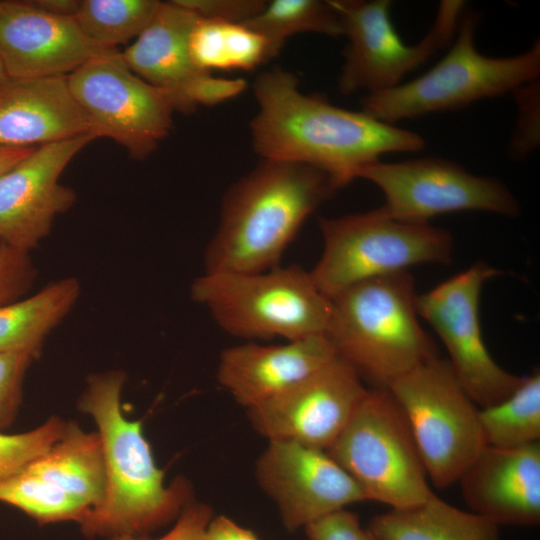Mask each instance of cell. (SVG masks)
<instances>
[{
  "label": "cell",
  "instance_id": "cell-1",
  "mask_svg": "<svg viewBox=\"0 0 540 540\" xmlns=\"http://www.w3.org/2000/svg\"><path fill=\"white\" fill-rule=\"evenodd\" d=\"M253 92L258 104L250 124L255 152L262 159L317 168L338 189L382 155L415 153L426 145L414 131L303 93L297 77L280 67L258 74Z\"/></svg>",
  "mask_w": 540,
  "mask_h": 540
},
{
  "label": "cell",
  "instance_id": "cell-2",
  "mask_svg": "<svg viewBox=\"0 0 540 540\" xmlns=\"http://www.w3.org/2000/svg\"><path fill=\"white\" fill-rule=\"evenodd\" d=\"M339 190L309 165L262 159L225 192L204 272L255 273L280 266L302 225Z\"/></svg>",
  "mask_w": 540,
  "mask_h": 540
},
{
  "label": "cell",
  "instance_id": "cell-3",
  "mask_svg": "<svg viewBox=\"0 0 540 540\" xmlns=\"http://www.w3.org/2000/svg\"><path fill=\"white\" fill-rule=\"evenodd\" d=\"M124 383L125 373L119 370L91 375L79 400V408L97 425L105 468L103 499L79 523L90 538L148 533L189 504L188 483L177 479L164 484L141 421L123 414Z\"/></svg>",
  "mask_w": 540,
  "mask_h": 540
},
{
  "label": "cell",
  "instance_id": "cell-4",
  "mask_svg": "<svg viewBox=\"0 0 540 540\" xmlns=\"http://www.w3.org/2000/svg\"><path fill=\"white\" fill-rule=\"evenodd\" d=\"M416 296L407 270L359 282L331 299L325 336L338 358L374 387H387L437 356L419 322Z\"/></svg>",
  "mask_w": 540,
  "mask_h": 540
},
{
  "label": "cell",
  "instance_id": "cell-5",
  "mask_svg": "<svg viewBox=\"0 0 540 540\" xmlns=\"http://www.w3.org/2000/svg\"><path fill=\"white\" fill-rule=\"evenodd\" d=\"M226 333L245 339L293 341L325 334L332 301L299 265L255 273L204 272L190 287Z\"/></svg>",
  "mask_w": 540,
  "mask_h": 540
},
{
  "label": "cell",
  "instance_id": "cell-6",
  "mask_svg": "<svg viewBox=\"0 0 540 540\" xmlns=\"http://www.w3.org/2000/svg\"><path fill=\"white\" fill-rule=\"evenodd\" d=\"M479 15L464 10L442 59L423 75L386 91L367 94L361 110L390 124L464 108L486 98L512 94L539 80L540 42L511 57H490L475 45Z\"/></svg>",
  "mask_w": 540,
  "mask_h": 540
},
{
  "label": "cell",
  "instance_id": "cell-7",
  "mask_svg": "<svg viewBox=\"0 0 540 540\" xmlns=\"http://www.w3.org/2000/svg\"><path fill=\"white\" fill-rule=\"evenodd\" d=\"M322 254L310 274L332 299L359 282L432 263L449 265L453 237L428 223L399 220L380 207L341 217H321Z\"/></svg>",
  "mask_w": 540,
  "mask_h": 540
},
{
  "label": "cell",
  "instance_id": "cell-8",
  "mask_svg": "<svg viewBox=\"0 0 540 540\" xmlns=\"http://www.w3.org/2000/svg\"><path fill=\"white\" fill-rule=\"evenodd\" d=\"M326 452L368 500L399 509L422 503L433 494L408 420L386 387L367 389Z\"/></svg>",
  "mask_w": 540,
  "mask_h": 540
},
{
  "label": "cell",
  "instance_id": "cell-9",
  "mask_svg": "<svg viewBox=\"0 0 540 540\" xmlns=\"http://www.w3.org/2000/svg\"><path fill=\"white\" fill-rule=\"evenodd\" d=\"M386 388L408 420L434 486L444 489L458 482L487 445L480 408L461 386L448 361L431 357Z\"/></svg>",
  "mask_w": 540,
  "mask_h": 540
},
{
  "label": "cell",
  "instance_id": "cell-10",
  "mask_svg": "<svg viewBox=\"0 0 540 540\" xmlns=\"http://www.w3.org/2000/svg\"><path fill=\"white\" fill-rule=\"evenodd\" d=\"M347 45L338 77L342 94L389 90L402 78L452 43L465 10L463 1H441L429 31L415 45L406 44L390 16L389 0H330Z\"/></svg>",
  "mask_w": 540,
  "mask_h": 540
},
{
  "label": "cell",
  "instance_id": "cell-11",
  "mask_svg": "<svg viewBox=\"0 0 540 540\" xmlns=\"http://www.w3.org/2000/svg\"><path fill=\"white\" fill-rule=\"evenodd\" d=\"M67 81L94 136L114 140L133 159L149 157L172 129L173 100L137 76L118 49L90 60Z\"/></svg>",
  "mask_w": 540,
  "mask_h": 540
},
{
  "label": "cell",
  "instance_id": "cell-12",
  "mask_svg": "<svg viewBox=\"0 0 540 540\" xmlns=\"http://www.w3.org/2000/svg\"><path fill=\"white\" fill-rule=\"evenodd\" d=\"M358 178L381 190L384 202L380 208L399 220L428 223L435 216L462 211L506 217L520 214L518 200L502 181L475 175L444 158L380 159L363 167Z\"/></svg>",
  "mask_w": 540,
  "mask_h": 540
},
{
  "label": "cell",
  "instance_id": "cell-13",
  "mask_svg": "<svg viewBox=\"0 0 540 540\" xmlns=\"http://www.w3.org/2000/svg\"><path fill=\"white\" fill-rule=\"evenodd\" d=\"M503 274L483 261L416 296L419 317L442 340L456 378L479 408L511 395L522 383L489 353L482 336L479 306L483 285Z\"/></svg>",
  "mask_w": 540,
  "mask_h": 540
},
{
  "label": "cell",
  "instance_id": "cell-14",
  "mask_svg": "<svg viewBox=\"0 0 540 540\" xmlns=\"http://www.w3.org/2000/svg\"><path fill=\"white\" fill-rule=\"evenodd\" d=\"M105 468L97 432L68 423L64 434L20 471L0 482V502L39 524L81 522L103 499Z\"/></svg>",
  "mask_w": 540,
  "mask_h": 540
},
{
  "label": "cell",
  "instance_id": "cell-15",
  "mask_svg": "<svg viewBox=\"0 0 540 540\" xmlns=\"http://www.w3.org/2000/svg\"><path fill=\"white\" fill-rule=\"evenodd\" d=\"M366 391L357 372L337 357L281 394L247 409L248 418L268 441L327 451Z\"/></svg>",
  "mask_w": 540,
  "mask_h": 540
},
{
  "label": "cell",
  "instance_id": "cell-16",
  "mask_svg": "<svg viewBox=\"0 0 540 540\" xmlns=\"http://www.w3.org/2000/svg\"><path fill=\"white\" fill-rule=\"evenodd\" d=\"M94 139L84 135L38 146L0 174V243L30 253L49 235L57 216L76 201L75 191L59 179Z\"/></svg>",
  "mask_w": 540,
  "mask_h": 540
},
{
  "label": "cell",
  "instance_id": "cell-17",
  "mask_svg": "<svg viewBox=\"0 0 540 540\" xmlns=\"http://www.w3.org/2000/svg\"><path fill=\"white\" fill-rule=\"evenodd\" d=\"M256 478L291 531L347 505L368 500L356 481L326 452L287 441H269Z\"/></svg>",
  "mask_w": 540,
  "mask_h": 540
},
{
  "label": "cell",
  "instance_id": "cell-18",
  "mask_svg": "<svg viewBox=\"0 0 540 540\" xmlns=\"http://www.w3.org/2000/svg\"><path fill=\"white\" fill-rule=\"evenodd\" d=\"M115 49L90 40L72 16L32 1H0V60L8 77L68 76Z\"/></svg>",
  "mask_w": 540,
  "mask_h": 540
},
{
  "label": "cell",
  "instance_id": "cell-19",
  "mask_svg": "<svg viewBox=\"0 0 540 540\" xmlns=\"http://www.w3.org/2000/svg\"><path fill=\"white\" fill-rule=\"evenodd\" d=\"M463 499L496 525L540 522V443L519 447L487 445L459 481Z\"/></svg>",
  "mask_w": 540,
  "mask_h": 540
},
{
  "label": "cell",
  "instance_id": "cell-20",
  "mask_svg": "<svg viewBox=\"0 0 540 540\" xmlns=\"http://www.w3.org/2000/svg\"><path fill=\"white\" fill-rule=\"evenodd\" d=\"M337 357L325 334L280 345L249 342L221 352L217 379L249 409L281 394Z\"/></svg>",
  "mask_w": 540,
  "mask_h": 540
},
{
  "label": "cell",
  "instance_id": "cell-21",
  "mask_svg": "<svg viewBox=\"0 0 540 540\" xmlns=\"http://www.w3.org/2000/svg\"><path fill=\"white\" fill-rule=\"evenodd\" d=\"M84 135L94 136L67 76L0 82V147H38Z\"/></svg>",
  "mask_w": 540,
  "mask_h": 540
},
{
  "label": "cell",
  "instance_id": "cell-22",
  "mask_svg": "<svg viewBox=\"0 0 540 540\" xmlns=\"http://www.w3.org/2000/svg\"><path fill=\"white\" fill-rule=\"evenodd\" d=\"M199 17L174 1L161 2L149 24L122 57L149 84L166 92L179 112H191L190 95L210 72L193 63L191 31Z\"/></svg>",
  "mask_w": 540,
  "mask_h": 540
},
{
  "label": "cell",
  "instance_id": "cell-23",
  "mask_svg": "<svg viewBox=\"0 0 540 540\" xmlns=\"http://www.w3.org/2000/svg\"><path fill=\"white\" fill-rule=\"evenodd\" d=\"M368 530L375 540H499L498 525L434 493L417 505L375 516Z\"/></svg>",
  "mask_w": 540,
  "mask_h": 540
},
{
  "label": "cell",
  "instance_id": "cell-24",
  "mask_svg": "<svg viewBox=\"0 0 540 540\" xmlns=\"http://www.w3.org/2000/svg\"><path fill=\"white\" fill-rule=\"evenodd\" d=\"M77 278L66 277L25 299L0 306V352H41L50 332L70 313L80 296Z\"/></svg>",
  "mask_w": 540,
  "mask_h": 540
},
{
  "label": "cell",
  "instance_id": "cell-25",
  "mask_svg": "<svg viewBox=\"0 0 540 540\" xmlns=\"http://www.w3.org/2000/svg\"><path fill=\"white\" fill-rule=\"evenodd\" d=\"M190 56L202 71L257 68L275 57L268 40L243 23L199 18L189 38Z\"/></svg>",
  "mask_w": 540,
  "mask_h": 540
},
{
  "label": "cell",
  "instance_id": "cell-26",
  "mask_svg": "<svg viewBox=\"0 0 540 540\" xmlns=\"http://www.w3.org/2000/svg\"><path fill=\"white\" fill-rule=\"evenodd\" d=\"M486 445L519 447L540 439V373L524 376L520 386L504 400L480 408Z\"/></svg>",
  "mask_w": 540,
  "mask_h": 540
},
{
  "label": "cell",
  "instance_id": "cell-27",
  "mask_svg": "<svg viewBox=\"0 0 540 540\" xmlns=\"http://www.w3.org/2000/svg\"><path fill=\"white\" fill-rule=\"evenodd\" d=\"M243 24L265 37L275 56L285 41L298 33L343 35L339 16L330 0L268 1L255 17Z\"/></svg>",
  "mask_w": 540,
  "mask_h": 540
},
{
  "label": "cell",
  "instance_id": "cell-28",
  "mask_svg": "<svg viewBox=\"0 0 540 540\" xmlns=\"http://www.w3.org/2000/svg\"><path fill=\"white\" fill-rule=\"evenodd\" d=\"M159 3L157 0H81L74 19L90 40L117 48L142 33Z\"/></svg>",
  "mask_w": 540,
  "mask_h": 540
},
{
  "label": "cell",
  "instance_id": "cell-29",
  "mask_svg": "<svg viewBox=\"0 0 540 540\" xmlns=\"http://www.w3.org/2000/svg\"><path fill=\"white\" fill-rule=\"evenodd\" d=\"M67 424L60 418L51 417L30 431L16 434L0 431V482L51 447L64 434Z\"/></svg>",
  "mask_w": 540,
  "mask_h": 540
},
{
  "label": "cell",
  "instance_id": "cell-30",
  "mask_svg": "<svg viewBox=\"0 0 540 540\" xmlns=\"http://www.w3.org/2000/svg\"><path fill=\"white\" fill-rule=\"evenodd\" d=\"M539 80L527 83L512 94L518 107V117L509 142L508 152L513 159L521 160L539 146Z\"/></svg>",
  "mask_w": 540,
  "mask_h": 540
},
{
  "label": "cell",
  "instance_id": "cell-31",
  "mask_svg": "<svg viewBox=\"0 0 540 540\" xmlns=\"http://www.w3.org/2000/svg\"><path fill=\"white\" fill-rule=\"evenodd\" d=\"M39 354L32 350L0 352V431L14 421L26 371Z\"/></svg>",
  "mask_w": 540,
  "mask_h": 540
},
{
  "label": "cell",
  "instance_id": "cell-32",
  "mask_svg": "<svg viewBox=\"0 0 540 540\" xmlns=\"http://www.w3.org/2000/svg\"><path fill=\"white\" fill-rule=\"evenodd\" d=\"M36 278L29 253L0 243V306L19 300Z\"/></svg>",
  "mask_w": 540,
  "mask_h": 540
},
{
  "label": "cell",
  "instance_id": "cell-33",
  "mask_svg": "<svg viewBox=\"0 0 540 540\" xmlns=\"http://www.w3.org/2000/svg\"><path fill=\"white\" fill-rule=\"evenodd\" d=\"M201 19L245 23L255 17L264 7L261 0H173Z\"/></svg>",
  "mask_w": 540,
  "mask_h": 540
},
{
  "label": "cell",
  "instance_id": "cell-34",
  "mask_svg": "<svg viewBox=\"0 0 540 540\" xmlns=\"http://www.w3.org/2000/svg\"><path fill=\"white\" fill-rule=\"evenodd\" d=\"M304 530L309 540H375L358 516L345 508L309 523Z\"/></svg>",
  "mask_w": 540,
  "mask_h": 540
},
{
  "label": "cell",
  "instance_id": "cell-35",
  "mask_svg": "<svg viewBox=\"0 0 540 540\" xmlns=\"http://www.w3.org/2000/svg\"><path fill=\"white\" fill-rule=\"evenodd\" d=\"M211 509L201 503H189L178 515L173 528L153 540H205L206 531L213 518ZM108 540H148L133 535H117Z\"/></svg>",
  "mask_w": 540,
  "mask_h": 540
},
{
  "label": "cell",
  "instance_id": "cell-36",
  "mask_svg": "<svg viewBox=\"0 0 540 540\" xmlns=\"http://www.w3.org/2000/svg\"><path fill=\"white\" fill-rule=\"evenodd\" d=\"M205 540H260L258 536L232 519L220 515L210 521Z\"/></svg>",
  "mask_w": 540,
  "mask_h": 540
},
{
  "label": "cell",
  "instance_id": "cell-37",
  "mask_svg": "<svg viewBox=\"0 0 540 540\" xmlns=\"http://www.w3.org/2000/svg\"><path fill=\"white\" fill-rule=\"evenodd\" d=\"M34 5L40 9L62 16H72L76 14L80 1L78 0H34Z\"/></svg>",
  "mask_w": 540,
  "mask_h": 540
},
{
  "label": "cell",
  "instance_id": "cell-38",
  "mask_svg": "<svg viewBox=\"0 0 540 540\" xmlns=\"http://www.w3.org/2000/svg\"><path fill=\"white\" fill-rule=\"evenodd\" d=\"M35 148L0 147V174L27 157Z\"/></svg>",
  "mask_w": 540,
  "mask_h": 540
},
{
  "label": "cell",
  "instance_id": "cell-39",
  "mask_svg": "<svg viewBox=\"0 0 540 540\" xmlns=\"http://www.w3.org/2000/svg\"><path fill=\"white\" fill-rule=\"evenodd\" d=\"M7 77H8V76H7V74H6V71H5V69H4V66H3V64H2V62H1V60H0V82H1L2 80L6 79Z\"/></svg>",
  "mask_w": 540,
  "mask_h": 540
}]
</instances>
